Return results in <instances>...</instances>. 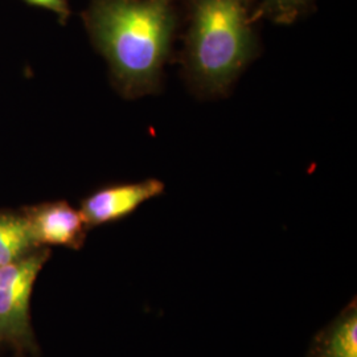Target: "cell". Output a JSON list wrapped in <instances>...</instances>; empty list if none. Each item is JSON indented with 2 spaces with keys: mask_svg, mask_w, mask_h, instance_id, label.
<instances>
[{
  "mask_svg": "<svg viewBox=\"0 0 357 357\" xmlns=\"http://www.w3.org/2000/svg\"><path fill=\"white\" fill-rule=\"evenodd\" d=\"M255 53L248 0H195L183 57L184 75L195 91L224 94Z\"/></svg>",
  "mask_w": 357,
  "mask_h": 357,
  "instance_id": "obj_2",
  "label": "cell"
},
{
  "mask_svg": "<svg viewBox=\"0 0 357 357\" xmlns=\"http://www.w3.org/2000/svg\"><path fill=\"white\" fill-rule=\"evenodd\" d=\"M163 191V181L156 178L113 185L90 195L84 200L79 212L86 225H102L131 215L143 203L158 197Z\"/></svg>",
  "mask_w": 357,
  "mask_h": 357,
  "instance_id": "obj_3",
  "label": "cell"
},
{
  "mask_svg": "<svg viewBox=\"0 0 357 357\" xmlns=\"http://www.w3.org/2000/svg\"><path fill=\"white\" fill-rule=\"evenodd\" d=\"M306 357H357L356 299L314 337Z\"/></svg>",
  "mask_w": 357,
  "mask_h": 357,
  "instance_id": "obj_5",
  "label": "cell"
},
{
  "mask_svg": "<svg viewBox=\"0 0 357 357\" xmlns=\"http://www.w3.org/2000/svg\"><path fill=\"white\" fill-rule=\"evenodd\" d=\"M33 243L26 217L0 215V266L22 258Z\"/></svg>",
  "mask_w": 357,
  "mask_h": 357,
  "instance_id": "obj_7",
  "label": "cell"
},
{
  "mask_svg": "<svg viewBox=\"0 0 357 357\" xmlns=\"http://www.w3.org/2000/svg\"><path fill=\"white\" fill-rule=\"evenodd\" d=\"M93 28L128 96L160 89L174 32L172 0H106L94 13Z\"/></svg>",
  "mask_w": 357,
  "mask_h": 357,
  "instance_id": "obj_1",
  "label": "cell"
},
{
  "mask_svg": "<svg viewBox=\"0 0 357 357\" xmlns=\"http://www.w3.org/2000/svg\"><path fill=\"white\" fill-rule=\"evenodd\" d=\"M35 243L78 248L85 237L86 222L68 203L44 205L29 217Z\"/></svg>",
  "mask_w": 357,
  "mask_h": 357,
  "instance_id": "obj_4",
  "label": "cell"
},
{
  "mask_svg": "<svg viewBox=\"0 0 357 357\" xmlns=\"http://www.w3.org/2000/svg\"><path fill=\"white\" fill-rule=\"evenodd\" d=\"M28 1L35 4V6L51 8L54 11H63L64 10V1L63 0H28Z\"/></svg>",
  "mask_w": 357,
  "mask_h": 357,
  "instance_id": "obj_9",
  "label": "cell"
},
{
  "mask_svg": "<svg viewBox=\"0 0 357 357\" xmlns=\"http://www.w3.org/2000/svg\"><path fill=\"white\" fill-rule=\"evenodd\" d=\"M310 0H265L264 10L275 20L289 23L305 8Z\"/></svg>",
  "mask_w": 357,
  "mask_h": 357,
  "instance_id": "obj_8",
  "label": "cell"
},
{
  "mask_svg": "<svg viewBox=\"0 0 357 357\" xmlns=\"http://www.w3.org/2000/svg\"><path fill=\"white\" fill-rule=\"evenodd\" d=\"M33 284L0 287V336L22 339L28 333V311Z\"/></svg>",
  "mask_w": 357,
  "mask_h": 357,
  "instance_id": "obj_6",
  "label": "cell"
}]
</instances>
